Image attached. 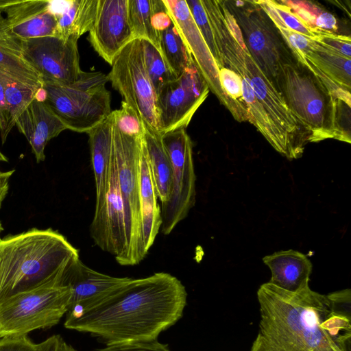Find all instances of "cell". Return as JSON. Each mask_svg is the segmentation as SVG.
I'll return each mask as SVG.
<instances>
[{
	"label": "cell",
	"instance_id": "obj_37",
	"mask_svg": "<svg viewBox=\"0 0 351 351\" xmlns=\"http://www.w3.org/2000/svg\"><path fill=\"white\" fill-rule=\"evenodd\" d=\"M37 344L27 335H12L0 339V351H36Z\"/></svg>",
	"mask_w": 351,
	"mask_h": 351
},
{
	"label": "cell",
	"instance_id": "obj_9",
	"mask_svg": "<svg viewBox=\"0 0 351 351\" xmlns=\"http://www.w3.org/2000/svg\"><path fill=\"white\" fill-rule=\"evenodd\" d=\"M224 1L239 26L251 56L278 90L281 68L295 60L290 49L269 17L254 1H244L241 7L232 1Z\"/></svg>",
	"mask_w": 351,
	"mask_h": 351
},
{
	"label": "cell",
	"instance_id": "obj_29",
	"mask_svg": "<svg viewBox=\"0 0 351 351\" xmlns=\"http://www.w3.org/2000/svg\"><path fill=\"white\" fill-rule=\"evenodd\" d=\"M5 98L13 123L36 99L40 89L23 84L5 73L0 71Z\"/></svg>",
	"mask_w": 351,
	"mask_h": 351
},
{
	"label": "cell",
	"instance_id": "obj_42",
	"mask_svg": "<svg viewBox=\"0 0 351 351\" xmlns=\"http://www.w3.org/2000/svg\"><path fill=\"white\" fill-rule=\"evenodd\" d=\"M60 351H77L72 346L68 344L64 341H62Z\"/></svg>",
	"mask_w": 351,
	"mask_h": 351
},
{
	"label": "cell",
	"instance_id": "obj_21",
	"mask_svg": "<svg viewBox=\"0 0 351 351\" xmlns=\"http://www.w3.org/2000/svg\"><path fill=\"white\" fill-rule=\"evenodd\" d=\"M139 191L143 245L147 254L160 230L162 219L143 136L139 162Z\"/></svg>",
	"mask_w": 351,
	"mask_h": 351
},
{
	"label": "cell",
	"instance_id": "obj_7",
	"mask_svg": "<svg viewBox=\"0 0 351 351\" xmlns=\"http://www.w3.org/2000/svg\"><path fill=\"white\" fill-rule=\"evenodd\" d=\"M107 82V75L101 71H82L71 84L44 81V101L67 130L87 133L112 112Z\"/></svg>",
	"mask_w": 351,
	"mask_h": 351
},
{
	"label": "cell",
	"instance_id": "obj_39",
	"mask_svg": "<svg viewBox=\"0 0 351 351\" xmlns=\"http://www.w3.org/2000/svg\"><path fill=\"white\" fill-rule=\"evenodd\" d=\"M315 27L323 31L335 33L337 29L336 18L331 13L322 11L316 17Z\"/></svg>",
	"mask_w": 351,
	"mask_h": 351
},
{
	"label": "cell",
	"instance_id": "obj_15",
	"mask_svg": "<svg viewBox=\"0 0 351 351\" xmlns=\"http://www.w3.org/2000/svg\"><path fill=\"white\" fill-rule=\"evenodd\" d=\"M162 1L171 21L176 27L209 90L234 117L232 104L223 91L219 82L216 62L191 15L186 1Z\"/></svg>",
	"mask_w": 351,
	"mask_h": 351
},
{
	"label": "cell",
	"instance_id": "obj_26",
	"mask_svg": "<svg viewBox=\"0 0 351 351\" xmlns=\"http://www.w3.org/2000/svg\"><path fill=\"white\" fill-rule=\"evenodd\" d=\"M304 58L338 85L350 92L351 58L328 50L315 40Z\"/></svg>",
	"mask_w": 351,
	"mask_h": 351
},
{
	"label": "cell",
	"instance_id": "obj_2",
	"mask_svg": "<svg viewBox=\"0 0 351 351\" xmlns=\"http://www.w3.org/2000/svg\"><path fill=\"white\" fill-rule=\"evenodd\" d=\"M185 287L165 272L130 278L101 299L66 313L64 327L88 332L106 345L158 339L182 317Z\"/></svg>",
	"mask_w": 351,
	"mask_h": 351
},
{
	"label": "cell",
	"instance_id": "obj_8",
	"mask_svg": "<svg viewBox=\"0 0 351 351\" xmlns=\"http://www.w3.org/2000/svg\"><path fill=\"white\" fill-rule=\"evenodd\" d=\"M141 138L124 134L113 121L112 152L125 209L128 265L138 264L146 256L143 245L139 191Z\"/></svg>",
	"mask_w": 351,
	"mask_h": 351
},
{
	"label": "cell",
	"instance_id": "obj_41",
	"mask_svg": "<svg viewBox=\"0 0 351 351\" xmlns=\"http://www.w3.org/2000/svg\"><path fill=\"white\" fill-rule=\"evenodd\" d=\"M63 339L59 335H54L37 344L36 351H60Z\"/></svg>",
	"mask_w": 351,
	"mask_h": 351
},
{
	"label": "cell",
	"instance_id": "obj_13",
	"mask_svg": "<svg viewBox=\"0 0 351 351\" xmlns=\"http://www.w3.org/2000/svg\"><path fill=\"white\" fill-rule=\"evenodd\" d=\"M77 40L58 36L21 40L23 57L43 82L71 84L83 71L80 66Z\"/></svg>",
	"mask_w": 351,
	"mask_h": 351
},
{
	"label": "cell",
	"instance_id": "obj_25",
	"mask_svg": "<svg viewBox=\"0 0 351 351\" xmlns=\"http://www.w3.org/2000/svg\"><path fill=\"white\" fill-rule=\"evenodd\" d=\"M98 0L67 1L63 10L56 14L58 21L56 36L75 38L89 32L97 14Z\"/></svg>",
	"mask_w": 351,
	"mask_h": 351
},
{
	"label": "cell",
	"instance_id": "obj_40",
	"mask_svg": "<svg viewBox=\"0 0 351 351\" xmlns=\"http://www.w3.org/2000/svg\"><path fill=\"white\" fill-rule=\"evenodd\" d=\"M8 161V158L0 151V164ZM15 169L1 171L0 169V209L9 191V182Z\"/></svg>",
	"mask_w": 351,
	"mask_h": 351
},
{
	"label": "cell",
	"instance_id": "obj_1",
	"mask_svg": "<svg viewBox=\"0 0 351 351\" xmlns=\"http://www.w3.org/2000/svg\"><path fill=\"white\" fill-rule=\"evenodd\" d=\"M257 298L259 330L250 351H351L349 289L291 292L268 282Z\"/></svg>",
	"mask_w": 351,
	"mask_h": 351
},
{
	"label": "cell",
	"instance_id": "obj_22",
	"mask_svg": "<svg viewBox=\"0 0 351 351\" xmlns=\"http://www.w3.org/2000/svg\"><path fill=\"white\" fill-rule=\"evenodd\" d=\"M3 12L0 10V71L28 86L43 88L40 75L25 60L21 40L11 32Z\"/></svg>",
	"mask_w": 351,
	"mask_h": 351
},
{
	"label": "cell",
	"instance_id": "obj_34",
	"mask_svg": "<svg viewBox=\"0 0 351 351\" xmlns=\"http://www.w3.org/2000/svg\"><path fill=\"white\" fill-rule=\"evenodd\" d=\"M313 40L328 50L351 58L350 36L322 31Z\"/></svg>",
	"mask_w": 351,
	"mask_h": 351
},
{
	"label": "cell",
	"instance_id": "obj_24",
	"mask_svg": "<svg viewBox=\"0 0 351 351\" xmlns=\"http://www.w3.org/2000/svg\"><path fill=\"white\" fill-rule=\"evenodd\" d=\"M143 139L158 198L162 204L169 200L171 193V162L162 143L161 135L158 132L144 125Z\"/></svg>",
	"mask_w": 351,
	"mask_h": 351
},
{
	"label": "cell",
	"instance_id": "obj_5",
	"mask_svg": "<svg viewBox=\"0 0 351 351\" xmlns=\"http://www.w3.org/2000/svg\"><path fill=\"white\" fill-rule=\"evenodd\" d=\"M277 86L287 106L308 136V143L335 138L350 143L343 118L350 106L333 97L304 64L296 60L281 68Z\"/></svg>",
	"mask_w": 351,
	"mask_h": 351
},
{
	"label": "cell",
	"instance_id": "obj_16",
	"mask_svg": "<svg viewBox=\"0 0 351 351\" xmlns=\"http://www.w3.org/2000/svg\"><path fill=\"white\" fill-rule=\"evenodd\" d=\"M133 39L128 0H98L96 16L88 32V40L98 55L111 65Z\"/></svg>",
	"mask_w": 351,
	"mask_h": 351
},
{
	"label": "cell",
	"instance_id": "obj_28",
	"mask_svg": "<svg viewBox=\"0 0 351 351\" xmlns=\"http://www.w3.org/2000/svg\"><path fill=\"white\" fill-rule=\"evenodd\" d=\"M156 0H128V18L134 38L147 40L160 51V33L153 16Z\"/></svg>",
	"mask_w": 351,
	"mask_h": 351
},
{
	"label": "cell",
	"instance_id": "obj_14",
	"mask_svg": "<svg viewBox=\"0 0 351 351\" xmlns=\"http://www.w3.org/2000/svg\"><path fill=\"white\" fill-rule=\"evenodd\" d=\"M90 236L102 250L112 254L121 265H128L125 215L113 155L110 165L104 202L95 210Z\"/></svg>",
	"mask_w": 351,
	"mask_h": 351
},
{
	"label": "cell",
	"instance_id": "obj_44",
	"mask_svg": "<svg viewBox=\"0 0 351 351\" xmlns=\"http://www.w3.org/2000/svg\"><path fill=\"white\" fill-rule=\"evenodd\" d=\"M3 231V227L2 223H1V221H0V241H1V232H2Z\"/></svg>",
	"mask_w": 351,
	"mask_h": 351
},
{
	"label": "cell",
	"instance_id": "obj_18",
	"mask_svg": "<svg viewBox=\"0 0 351 351\" xmlns=\"http://www.w3.org/2000/svg\"><path fill=\"white\" fill-rule=\"evenodd\" d=\"M3 12L10 29L21 40L56 35L58 21L51 1L16 0Z\"/></svg>",
	"mask_w": 351,
	"mask_h": 351
},
{
	"label": "cell",
	"instance_id": "obj_30",
	"mask_svg": "<svg viewBox=\"0 0 351 351\" xmlns=\"http://www.w3.org/2000/svg\"><path fill=\"white\" fill-rule=\"evenodd\" d=\"M141 40L145 69L157 97L162 87L178 77L169 69L159 50L148 40Z\"/></svg>",
	"mask_w": 351,
	"mask_h": 351
},
{
	"label": "cell",
	"instance_id": "obj_31",
	"mask_svg": "<svg viewBox=\"0 0 351 351\" xmlns=\"http://www.w3.org/2000/svg\"><path fill=\"white\" fill-rule=\"evenodd\" d=\"M268 1L283 23L291 30L312 39L317 38L320 32L323 31L308 25L282 1L268 0Z\"/></svg>",
	"mask_w": 351,
	"mask_h": 351
},
{
	"label": "cell",
	"instance_id": "obj_38",
	"mask_svg": "<svg viewBox=\"0 0 351 351\" xmlns=\"http://www.w3.org/2000/svg\"><path fill=\"white\" fill-rule=\"evenodd\" d=\"M13 123L5 98L4 88L0 75V134L2 143H5L13 127Z\"/></svg>",
	"mask_w": 351,
	"mask_h": 351
},
{
	"label": "cell",
	"instance_id": "obj_3",
	"mask_svg": "<svg viewBox=\"0 0 351 351\" xmlns=\"http://www.w3.org/2000/svg\"><path fill=\"white\" fill-rule=\"evenodd\" d=\"M212 31L217 67L245 75L254 94L287 145L288 159L302 156L308 136L287 106L281 94L265 76L247 49L241 31L224 1L201 0Z\"/></svg>",
	"mask_w": 351,
	"mask_h": 351
},
{
	"label": "cell",
	"instance_id": "obj_27",
	"mask_svg": "<svg viewBox=\"0 0 351 351\" xmlns=\"http://www.w3.org/2000/svg\"><path fill=\"white\" fill-rule=\"evenodd\" d=\"M160 52L166 64L176 77L193 61L173 22L160 32Z\"/></svg>",
	"mask_w": 351,
	"mask_h": 351
},
{
	"label": "cell",
	"instance_id": "obj_33",
	"mask_svg": "<svg viewBox=\"0 0 351 351\" xmlns=\"http://www.w3.org/2000/svg\"><path fill=\"white\" fill-rule=\"evenodd\" d=\"M191 15L213 58L215 49L208 20L201 0H185Z\"/></svg>",
	"mask_w": 351,
	"mask_h": 351
},
{
	"label": "cell",
	"instance_id": "obj_10",
	"mask_svg": "<svg viewBox=\"0 0 351 351\" xmlns=\"http://www.w3.org/2000/svg\"><path fill=\"white\" fill-rule=\"evenodd\" d=\"M107 78L144 125L158 132L156 94L145 69L141 39H133L115 56Z\"/></svg>",
	"mask_w": 351,
	"mask_h": 351
},
{
	"label": "cell",
	"instance_id": "obj_36",
	"mask_svg": "<svg viewBox=\"0 0 351 351\" xmlns=\"http://www.w3.org/2000/svg\"><path fill=\"white\" fill-rule=\"evenodd\" d=\"M289 6L304 21L315 27L316 17L323 10L311 1H282Z\"/></svg>",
	"mask_w": 351,
	"mask_h": 351
},
{
	"label": "cell",
	"instance_id": "obj_32",
	"mask_svg": "<svg viewBox=\"0 0 351 351\" xmlns=\"http://www.w3.org/2000/svg\"><path fill=\"white\" fill-rule=\"evenodd\" d=\"M114 121L124 134L141 137L144 133V125L137 114L125 102H121L119 110L112 111Z\"/></svg>",
	"mask_w": 351,
	"mask_h": 351
},
{
	"label": "cell",
	"instance_id": "obj_20",
	"mask_svg": "<svg viewBox=\"0 0 351 351\" xmlns=\"http://www.w3.org/2000/svg\"><path fill=\"white\" fill-rule=\"evenodd\" d=\"M263 261L271 270V284L291 292L308 285L313 266L301 252L282 250L265 256Z\"/></svg>",
	"mask_w": 351,
	"mask_h": 351
},
{
	"label": "cell",
	"instance_id": "obj_23",
	"mask_svg": "<svg viewBox=\"0 0 351 351\" xmlns=\"http://www.w3.org/2000/svg\"><path fill=\"white\" fill-rule=\"evenodd\" d=\"M112 111L104 121L87 132L95 177L96 202L95 210L104 202L107 190L112 154Z\"/></svg>",
	"mask_w": 351,
	"mask_h": 351
},
{
	"label": "cell",
	"instance_id": "obj_4",
	"mask_svg": "<svg viewBox=\"0 0 351 351\" xmlns=\"http://www.w3.org/2000/svg\"><path fill=\"white\" fill-rule=\"evenodd\" d=\"M78 250L51 228H32L0 241V300L57 276Z\"/></svg>",
	"mask_w": 351,
	"mask_h": 351
},
{
	"label": "cell",
	"instance_id": "obj_12",
	"mask_svg": "<svg viewBox=\"0 0 351 351\" xmlns=\"http://www.w3.org/2000/svg\"><path fill=\"white\" fill-rule=\"evenodd\" d=\"M209 91L193 61L178 77L165 84L157 95L158 133L186 128Z\"/></svg>",
	"mask_w": 351,
	"mask_h": 351
},
{
	"label": "cell",
	"instance_id": "obj_17",
	"mask_svg": "<svg viewBox=\"0 0 351 351\" xmlns=\"http://www.w3.org/2000/svg\"><path fill=\"white\" fill-rule=\"evenodd\" d=\"M130 279L97 271L84 265L80 257L73 259L66 265L61 276L62 285L69 287L71 291L69 311L90 305Z\"/></svg>",
	"mask_w": 351,
	"mask_h": 351
},
{
	"label": "cell",
	"instance_id": "obj_6",
	"mask_svg": "<svg viewBox=\"0 0 351 351\" xmlns=\"http://www.w3.org/2000/svg\"><path fill=\"white\" fill-rule=\"evenodd\" d=\"M64 269L36 287L0 300V338L27 335L58 324L68 312L71 298L70 288L61 283Z\"/></svg>",
	"mask_w": 351,
	"mask_h": 351
},
{
	"label": "cell",
	"instance_id": "obj_43",
	"mask_svg": "<svg viewBox=\"0 0 351 351\" xmlns=\"http://www.w3.org/2000/svg\"><path fill=\"white\" fill-rule=\"evenodd\" d=\"M16 0H0V10L3 11L10 5L14 3Z\"/></svg>",
	"mask_w": 351,
	"mask_h": 351
},
{
	"label": "cell",
	"instance_id": "obj_35",
	"mask_svg": "<svg viewBox=\"0 0 351 351\" xmlns=\"http://www.w3.org/2000/svg\"><path fill=\"white\" fill-rule=\"evenodd\" d=\"M93 351H171L167 344L158 339L133 342L119 343L106 345L104 348Z\"/></svg>",
	"mask_w": 351,
	"mask_h": 351
},
{
	"label": "cell",
	"instance_id": "obj_19",
	"mask_svg": "<svg viewBox=\"0 0 351 351\" xmlns=\"http://www.w3.org/2000/svg\"><path fill=\"white\" fill-rule=\"evenodd\" d=\"M15 126L29 142L38 163L45 160L48 142L67 130L46 102L36 99L16 120Z\"/></svg>",
	"mask_w": 351,
	"mask_h": 351
},
{
	"label": "cell",
	"instance_id": "obj_11",
	"mask_svg": "<svg viewBox=\"0 0 351 351\" xmlns=\"http://www.w3.org/2000/svg\"><path fill=\"white\" fill-rule=\"evenodd\" d=\"M161 140L173 169L171 196L160 206V230L167 235L186 218L195 204V173L193 143L185 128L163 134Z\"/></svg>",
	"mask_w": 351,
	"mask_h": 351
}]
</instances>
